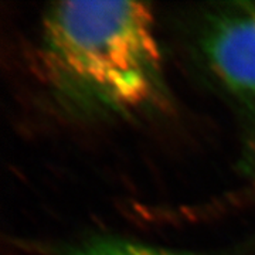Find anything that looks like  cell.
<instances>
[{
    "label": "cell",
    "instance_id": "6da1fadb",
    "mask_svg": "<svg viewBox=\"0 0 255 255\" xmlns=\"http://www.w3.org/2000/svg\"><path fill=\"white\" fill-rule=\"evenodd\" d=\"M37 55L50 91L84 114L143 112L164 95L155 17L146 3H53L40 20Z\"/></svg>",
    "mask_w": 255,
    "mask_h": 255
},
{
    "label": "cell",
    "instance_id": "7a4b0ae2",
    "mask_svg": "<svg viewBox=\"0 0 255 255\" xmlns=\"http://www.w3.org/2000/svg\"><path fill=\"white\" fill-rule=\"evenodd\" d=\"M197 47L210 73L230 94L255 104V0L210 10L199 28Z\"/></svg>",
    "mask_w": 255,
    "mask_h": 255
},
{
    "label": "cell",
    "instance_id": "3957f363",
    "mask_svg": "<svg viewBox=\"0 0 255 255\" xmlns=\"http://www.w3.org/2000/svg\"><path fill=\"white\" fill-rule=\"evenodd\" d=\"M64 255H199L118 237H97L68 247Z\"/></svg>",
    "mask_w": 255,
    "mask_h": 255
}]
</instances>
